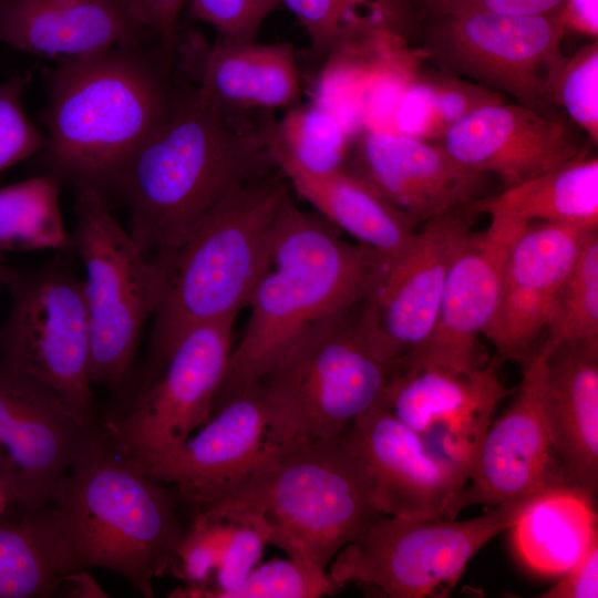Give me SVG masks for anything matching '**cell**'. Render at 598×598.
<instances>
[{"label": "cell", "mask_w": 598, "mask_h": 598, "mask_svg": "<svg viewBox=\"0 0 598 598\" xmlns=\"http://www.w3.org/2000/svg\"><path fill=\"white\" fill-rule=\"evenodd\" d=\"M276 168L261 128L237 126L195 87L178 94L113 190L127 208V230L142 252L171 264L227 192Z\"/></svg>", "instance_id": "obj_1"}, {"label": "cell", "mask_w": 598, "mask_h": 598, "mask_svg": "<svg viewBox=\"0 0 598 598\" xmlns=\"http://www.w3.org/2000/svg\"><path fill=\"white\" fill-rule=\"evenodd\" d=\"M386 265L362 244L342 239L321 215L301 210L291 196L279 215L269 265L255 287L250 316L214 408L257 383L305 329L364 301Z\"/></svg>", "instance_id": "obj_2"}, {"label": "cell", "mask_w": 598, "mask_h": 598, "mask_svg": "<svg viewBox=\"0 0 598 598\" xmlns=\"http://www.w3.org/2000/svg\"><path fill=\"white\" fill-rule=\"evenodd\" d=\"M140 45L66 60L53 72L43 150L50 173L75 189L113 190L138 150L164 124L178 94Z\"/></svg>", "instance_id": "obj_3"}, {"label": "cell", "mask_w": 598, "mask_h": 598, "mask_svg": "<svg viewBox=\"0 0 598 598\" xmlns=\"http://www.w3.org/2000/svg\"><path fill=\"white\" fill-rule=\"evenodd\" d=\"M118 455L99 434L56 487L51 507L66 574L104 568L144 597L177 576L187 528L179 495Z\"/></svg>", "instance_id": "obj_4"}, {"label": "cell", "mask_w": 598, "mask_h": 598, "mask_svg": "<svg viewBox=\"0 0 598 598\" xmlns=\"http://www.w3.org/2000/svg\"><path fill=\"white\" fill-rule=\"evenodd\" d=\"M197 513L250 524L287 556L327 570L382 515L367 471L343 434L272 448L241 482Z\"/></svg>", "instance_id": "obj_5"}, {"label": "cell", "mask_w": 598, "mask_h": 598, "mask_svg": "<svg viewBox=\"0 0 598 598\" xmlns=\"http://www.w3.org/2000/svg\"><path fill=\"white\" fill-rule=\"evenodd\" d=\"M278 167L227 192L174 255L153 315L152 373L178 340L200 324L235 320L269 265L275 230L290 197Z\"/></svg>", "instance_id": "obj_6"}, {"label": "cell", "mask_w": 598, "mask_h": 598, "mask_svg": "<svg viewBox=\"0 0 598 598\" xmlns=\"http://www.w3.org/2000/svg\"><path fill=\"white\" fill-rule=\"evenodd\" d=\"M362 303L309 326L257 382L271 448L340 437L354 419L384 403L394 370L368 337Z\"/></svg>", "instance_id": "obj_7"}, {"label": "cell", "mask_w": 598, "mask_h": 598, "mask_svg": "<svg viewBox=\"0 0 598 598\" xmlns=\"http://www.w3.org/2000/svg\"><path fill=\"white\" fill-rule=\"evenodd\" d=\"M71 251L85 270L91 379L113 394L128 390L145 323L162 297L169 264L147 258L111 213L106 196L75 189Z\"/></svg>", "instance_id": "obj_8"}, {"label": "cell", "mask_w": 598, "mask_h": 598, "mask_svg": "<svg viewBox=\"0 0 598 598\" xmlns=\"http://www.w3.org/2000/svg\"><path fill=\"white\" fill-rule=\"evenodd\" d=\"M66 256L32 267L4 264L11 306L0 327V371L41 383L82 424L99 427L84 283Z\"/></svg>", "instance_id": "obj_9"}, {"label": "cell", "mask_w": 598, "mask_h": 598, "mask_svg": "<svg viewBox=\"0 0 598 598\" xmlns=\"http://www.w3.org/2000/svg\"><path fill=\"white\" fill-rule=\"evenodd\" d=\"M529 502L498 505L465 520L382 514L337 554L328 573L341 587L354 581L384 597L442 596L483 546L509 530Z\"/></svg>", "instance_id": "obj_10"}, {"label": "cell", "mask_w": 598, "mask_h": 598, "mask_svg": "<svg viewBox=\"0 0 598 598\" xmlns=\"http://www.w3.org/2000/svg\"><path fill=\"white\" fill-rule=\"evenodd\" d=\"M234 322L186 332L125 405L100 419L102 437L118 455L145 472L207 422L234 348Z\"/></svg>", "instance_id": "obj_11"}, {"label": "cell", "mask_w": 598, "mask_h": 598, "mask_svg": "<svg viewBox=\"0 0 598 598\" xmlns=\"http://www.w3.org/2000/svg\"><path fill=\"white\" fill-rule=\"evenodd\" d=\"M432 47L454 69L539 111L553 101L566 61L561 11L509 16L461 12L429 17Z\"/></svg>", "instance_id": "obj_12"}, {"label": "cell", "mask_w": 598, "mask_h": 598, "mask_svg": "<svg viewBox=\"0 0 598 598\" xmlns=\"http://www.w3.org/2000/svg\"><path fill=\"white\" fill-rule=\"evenodd\" d=\"M474 203L421 224L411 248L362 303L369 339L395 374L432 331L448 270L481 214Z\"/></svg>", "instance_id": "obj_13"}, {"label": "cell", "mask_w": 598, "mask_h": 598, "mask_svg": "<svg viewBox=\"0 0 598 598\" xmlns=\"http://www.w3.org/2000/svg\"><path fill=\"white\" fill-rule=\"evenodd\" d=\"M555 339L525 361L518 392L505 412L489 425L467 483L450 499L444 519H455L472 505L523 503L567 487L542 412L547 355Z\"/></svg>", "instance_id": "obj_14"}, {"label": "cell", "mask_w": 598, "mask_h": 598, "mask_svg": "<svg viewBox=\"0 0 598 598\" xmlns=\"http://www.w3.org/2000/svg\"><path fill=\"white\" fill-rule=\"evenodd\" d=\"M99 427L82 424L47 386L0 371V476L30 516L52 502Z\"/></svg>", "instance_id": "obj_15"}, {"label": "cell", "mask_w": 598, "mask_h": 598, "mask_svg": "<svg viewBox=\"0 0 598 598\" xmlns=\"http://www.w3.org/2000/svg\"><path fill=\"white\" fill-rule=\"evenodd\" d=\"M487 214L488 227L473 231L452 262L430 336L396 374L424 365L457 371L480 367L478 334L496 312L509 250L528 225L503 213Z\"/></svg>", "instance_id": "obj_16"}, {"label": "cell", "mask_w": 598, "mask_h": 598, "mask_svg": "<svg viewBox=\"0 0 598 598\" xmlns=\"http://www.w3.org/2000/svg\"><path fill=\"white\" fill-rule=\"evenodd\" d=\"M258 383L214 410L196 434L145 471L200 512L241 482L272 450Z\"/></svg>", "instance_id": "obj_17"}, {"label": "cell", "mask_w": 598, "mask_h": 598, "mask_svg": "<svg viewBox=\"0 0 598 598\" xmlns=\"http://www.w3.org/2000/svg\"><path fill=\"white\" fill-rule=\"evenodd\" d=\"M352 168L419 227L448 209L487 197L486 173L457 162L442 146L408 135L369 130Z\"/></svg>", "instance_id": "obj_18"}, {"label": "cell", "mask_w": 598, "mask_h": 598, "mask_svg": "<svg viewBox=\"0 0 598 598\" xmlns=\"http://www.w3.org/2000/svg\"><path fill=\"white\" fill-rule=\"evenodd\" d=\"M598 228L529 223L514 240L496 312L484 331L502 361L524 362L586 237Z\"/></svg>", "instance_id": "obj_19"}, {"label": "cell", "mask_w": 598, "mask_h": 598, "mask_svg": "<svg viewBox=\"0 0 598 598\" xmlns=\"http://www.w3.org/2000/svg\"><path fill=\"white\" fill-rule=\"evenodd\" d=\"M343 437L367 471L381 514L444 519L462 484L384 403L354 419Z\"/></svg>", "instance_id": "obj_20"}, {"label": "cell", "mask_w": 598, "mask_h": 598, "mask_svg": "<svg viewBox=\"0 0 598 598\" xmlns=\"http://www.w3.org/2000/svg\"><path fill=\"white\" fill-rule=\"evenodd\" d=\"M441 146L465 166L497 175L505 189L584 154L565 122L503 102L480 106L452 124Z\"/></svg>", "instance_id": "obj_21"}, {"label": "cell", "mask_w": 598, "mask_h": 598, "mask_svg": "<svg viewBox=\"0 0 598 598\" xmlns=\"http://www.w3.org/2000/svg\"><path fill=\"white\" fill-rule=\"evenodd\" d=\"M542 412L567 486L596 504L598 338L555 340L545 364Z\"/></svg>", "instance_id": "obj_22"}, {"label": "cell", "mask_w": 598, "mask_h": 598, "mask_svg": "<svg viewBox=\"0 0 598 598\" xmlns=\"http://www.w3.org/2000/svg\"><path fill=\"white\" fill-rule=\"evenodd\" d=\"M126 0H0V43L68 60L140 45Z\"/></svg>", "instance_id": "obj_23"}, {"label": "cell", "mask_w": 598, "mask_h": 598, "mask_svg": "<svg viewBox=\"0 0 598 598\" xmlns=\"http://www.w3.org/2000/svg\"><path fill=\"white\" fill-rule=\"evenodd\" d=\"M197 89L225 112L290 109L300 103V80L290 43L220 39L212 47L198 34L186 43Z\"/></svg>", "instance_id": "obj_24"}, {"label": "cell", "mask_w": 598, "mask_h": 598, "mask_svg": "<svg viewBox=\"0 0 598 598\" xmlns=\"http://www.w3.org/2000/svg\"><path fill=\"white\" fill-rule=\"evenodd\" d=\"M268 148L289 186L336 228L377 251L386 268L411 248L419 227L363 178L344 168L313 172Z\"/></svg>", "instance_id": "obj_25"}, {"label": "cell", "mask_w": 598, "mask_h": 598, "mask_svg": "<svg viewBox=\"0 0 598 598\" xmlns=\"http://www.w3.org/2000/svg\"><path fill=\"white\" fill-rule=\"evenodd\" d=\"M506 393L494 365L470 371L424 365L394 375L384 404L399 421L420 434L477 412H493Z\"/></svg>", "instance_id": "obj_26"}, {"label": "cell", "mask_w": 598, "mask_h": 598, "mask_svg": "<svg viewBox=\"0 0 598 598\" xmlns=\"http://www.w3.org/2000/svg\"><path fill=\"white\" fill-rule=\"evenodd\" d=\"M509 530L526 566L560 576L598 540L595 503L571 488L553 489L530 501Z\"/></svg>", "instance_id": "obj_27"}, {"label": "cell", "mask_w": 598, "mask_h": 598, "mask_svg": "<svg viewBox=\"0 0 598 598\" xmlns=\"http://www.w3.org/2000/svg\"><path fill=\"white\" fill-rule=\"evenodd\" d=\"M474 206L481 214L498 212L528 224L598 228V159L581 154Z\"/></svg>", "instance_id": "obj_28"}, {"label": "cell", "mask_w": 598, "mask_h": 598, "mask_svg": "<svg viewBox=\"0 0 598 598\" xmlns=\"http://www.w3.org/2000/svg\"><path fill=\"white\" fill-rule=\"evenodd\" d=\"M64 575L51 504L20 518L0 514V598L59 596Z\"/></svg>", "instance_id": "obj_29"}, {"label": "cell", "mask_w": 598, "mask_h": 598, "mask_svg": "<svg viewBox=\"0 0 598 598\" xmlns=\"http://www.w3.org/2000/svg\"><path fill=\"white\" fill-rule=\"evenodd\" d=\"M62 183L48 172L0 188V255L48 249L72 254L60 208Z\"/></svg>", "instance_id": "obj_30"}, {"label": "cell", "mask_w": 598, "mask_h": 598, "mask_svg": "<svg viewBox=\"0 0 598 598\" xmlns=\"http://www.w3.org/2000/svg\"><path fill=\"white\" fill-rule=\"evenodd\" d=\"M268 145L313 172L342 168L350 143L341 117L320 101L297 104L260 127Z\"/></svg>", "instance_id": "obj_31"}, {"label": "cell", "mask_w": 598, "mask_h": 598, "mask_svg": "<svg viewBox=\"0 0 598 598\" xmlns=\"http://www.w3.org/2000/svg\"><path fill=\"white\" fill-rule=\"evenodd\" d=\"M342 587L315 563L288 556L255 567L237 586L225 590L186 585L172 591L178 598H318Z\"/></svg>", "instance_id": "obj_32"}, {"label": "cell", "mask_w": 598, "mask_h": 598, "mask_svg": "<svg viewBox=\"0 0 598 598\" xmlns=\"http://www.w3.org/2000/svg\"><path fill=\"white\" fill-rule=\"evenodd\" d=\"M546 329L557 341L598 338V229L586 237L558 289Z\"/></svg>", "instance_id": "obj_33"}, {"label": "cell", "mask_w": 598, "mask_h": 598, "mask_svg": "<svg viewBox=\"0 0 598 598\" xmlns=\"http://www.w3.org/2000/svg\"><path fill=\"white\" fill-rule=\"evenodd\" d=\"M553 99L570 118L598 142V43L584 47L567 58L555 83Z\"/></svg>", "instance_id": "obj_34"}, {"label": "cell", "mask_w": 598, "mask_h": 598, "mask_svg": "<svg viewBox=\"0 0 598 598\" xmlns=\"http://www.w3.org/2000/svg\"><path fill=\"white\" fill-rule=\"evenodd\" d=\"M30 76L0 83V173L43 152L47 137L28 117L22 95Z\"/></svg>", "instance_id": "obj_35"}, {"label": "cell", "mask_w": 598, "mask_h": 598, "mask_svg": "<svg viewBox=\"0 0 598 598\" xmlns=\"http://www.w3.org/2000/svg\"><path fill=\"white\" fill-rule=\"evenodd\" d=\"M231 530V523L196 513L179 550L177 577L189 586L208 587Z\"/></svg>", "instance_id": "obj_36"}, {"label": "cell", "mask_w": 598, "mask_h": 598, "mask_svg": "<svg viewBox=\"0 0 598 598\" xmlns=\"http://www.w3.org/2000/svg\"><path fill=\"white\" fill-rule=\"evenodd\" d=\"M192 12L227 40H252L277 0H189Z\"/></svg>", "instance_id": "obj_37"}, {"label": "cell", "mask_w": 598, "mask_h": 598, "mask_svg": "<svg viewBox=\"0 0 598 598\" xmlns=\"http://www.w3.org/2000/svg\"><path fill=\"white\" fill-rule=\"evenodd\" d=\"M336 4L344 45L375 31L400 33L406 25L403 0H336Z\"/></svg>", "instance_id": "obj_38"}, {"label": "cell", "mask_w": 598, "mask_h": 598, "mask_svg": "<svg viewBox=\"0 0 598 598\" xmlns=\"http://www.w3.org/2000/svg\"><path fill=\"white\" fill-rule=\"evenodd\" d=\"M408 21L461 12L537 16L560 12L565 0H403Z\"/></svg>", "instance_id": "obj_39"}, {"label": "cell", "mask_w": 598, "mask_h": 598, "mask_svg": "<svg viewBox=\"0 0 598 598\" xmlns=\"http://www.w3.org/2000/svg\"><path fill=\"white\" fill-rule=\"evenodd\" d=\"M233 530L208 588L225 590L240 584L258 566L268 543L264 533L247 523H231Z\"/></svg>", "instance_id": "obj_40"}, {"label": "cell", "mask_w": 598, "mask_h": 598, "mask_svg": "<svg viewBox=\"0 0 598 598\" xmlns=\"http://www.w3.org/2000/svg\"><path fill=\"white\" fill-rule=\"evenodd\" d=\"M189 0H126L134 21L155 35L161 60L169 71L179 43V19Z\"/></svg>", "instance_id": "obj_41"}, {"label": "cell", "mask_w": 598, "mask_h": 598, "mask_svg": "<svg viewBox=\"0 0 598 598\" xmlns=\"http://www.w3.org/2000/svg\"><path fill=\"white\" fill-rule=\"evenodd\" d=\"M286 6L305 28L312 51L333 54L344 45L336 0H277Z\"/></svg>", "instance_id": "obj_42"}, {"label": "cell", "mask_w": 598, "mask_h": 598, "mask_svg": "<svg viewBox=\"0 0 598 598\" xmlns=\"http://www.w3.org/2000/svg\"><path fill=\"white\" fill-rule=\"evenodd\" d=\"M431 104L443 124V131L485 104L501 102L491 92L468 84L441 81L429 89Z\"/></svg>", "instance_id": "obj_43"}, {"label": "cell", "mask_w": 598, "mask_h": 598, "mask_svg": "<svg viewBox=\"0 0 598 598\" xmlns=\"http://www.w3.org/2000/svg\"><path fill=\"white\" fill-rule=\"evenodd\" d=\"M542 598H597L598 597V540L582 558L560 575V579Z\"/></svg>", "instance_id": "obj_44"}, {"label": "cell", "mask_w": 598, "mask_h": 598, "mask_svg": "<svg viewBox=\"0 0 598 598\" xmlns=\"http://www.w3.org/2000/svg\"><path fill=\"white\" fill-rule=\"evenodd\" d=\"M597 0H565L561 18L565 30L591 38L598 34Z\"/></svg>", "instance_id": "obj_45"}, {"label": "cell", "mask_w": 598, "mask_h": 598, "mask_svg": "<svg viewBox=\"0 0 598 598\" xmlns=\"http://www.w3.org/2000/svg\"><path fill=\"white\" fill-rule=\"evenodd\" d=\"M59 596L72 598L107 597L89 570H79L63 576Z\"/></svg>", "instance_id": "obj_46"}, {"label": "cell", "mask_w": 598, "mask_h": 598, "mask_svg": "<svg viewBox=\"0 0 598 598\" xmlns=\"http://www.w3.org/2000/svg\"><path fill=\"white\" fill-rule=\"evenodd\" d=\"M13 505L10 489L0 476V514L6 513Z\"/></svg>", "instance_id": "obj_47"}, {"label": "cell", "mask_w": 598, "mask_h": 598, "mask_svg": "<svg viewBox=\"0 0 598 598\" xmlns=\"http://www.w3.org/2000/svg\"><path fill=\"white\" fill-rule=\"evenodd\" d=\"M4 266V262H3V255H0V286H2L1 283V275H2V268Z\"/></svg>", "instance_id": "obj_48"}]
</instances>
